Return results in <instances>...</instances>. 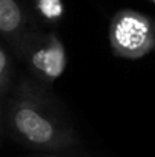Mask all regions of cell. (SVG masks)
Listing matches in <instances>:
<instances>
[{"label":"cell","mask_w":155,"mask_h":157,"mask_svg":"<svg viewBox=\"0 0 155 157\" xmlns=\"http://www.w3.org/2000/svg\"><path fill=\"white\" fill-rule=\"evenodd\" d=\"M149 2H152V3H154V5H155V0H149Z\"/></svg>","instance_id":"9"},{"label":"cell","mask_w":155,"mask_h":157,"mask_svg":"<svg viewBox=\"0 0 155 157\" xmlns=\"http://www.w3.org/2000/svg\"><path fill=\"white\" fill-rule=\"evenodd\" d=\"M37 157H99V156H94V154H90L87 151H82L81 148H73V150H65V151H59V153H44V154Z\"/></svg>","instance_id":"7"},{"label":"cell","mask_w":155,"mask_h":157,"mask_svg":"<svg viewBox=\"0 0 155 157\" xmlns=\"http://www.w3.org/2000/svg\"><path fill=\"white\" fill-rule=\"evenodd\" d=\"M5 125L9 134L26 148L59 153L81 147L79 133L50 87L29 73L14 82L5 107Z\"/></svg>","instance_id":"1"},{"label":"cell","mask_w":155,"mask_h":157,"mask_svg":"<svg viewBox=\"0 0 155 157\" xmlns=\"http://www.w3.org/2000/svg\"><path fill=\"white\" fill-rule=\"evenodd\" d=\"M3 125H5V108H3V104H2V98H0V136H2Z\"/></svg>","instance_id":"8"},{"label":"cell","mask_w":155,"mask_h":157,"mask_svg":"<svg viewBox=\"0 0 155 157\" xmlns=\"http://www.w3.org/2000/svg\"><path fill=\"white\" fill-rule=\"evenodd\" d=\"M14 64L9 53L5 51L3 44L0 43V98L9 95L14 86Z\"/></svg>","instance_id":"6"},{"label":"cell","mask_w":155,"mask_h":157,"mask_svg":"<svg viewBox=\"0 0 155 157\" xmlns=\"http://www.w3.org/2000/svg\"><path fill=\"white\" fill-rule=\"evenodd\" d=\"M113 53L125 59H138L155 52V18L135 11H117L108 26Z\"/></svg>","instance_id":"3"},{"label":"cell","mask_w":155,"mask_h":157,"mask_svg":"<svg viewBox=\"0 0 155 157\" xmlns=\"http://www.w3.org/2000/svg\"><path fill=\"white\" fill-rule=\"evenodd\" d=\"M37 28L40 26L35 15L21 0H0V35L14 53Z\"/></svg>","instance_id":"4"},{"label":"cell","mask_w":155,"mask_h":157,"mask_svg":"<svg viewBox=\"0 0 155 157\" xmlns=\"http://www.w3.org/2000/svg\"><path fill=\"white\" fill-rule=\"evenodd\" d=\"M15 55L24 63L28 73L46 87H50L62 76L68 63L61 37L55 31L41 28H37L26 37Z\"/></svg>","instance_id":"2"},{"label":"cell","mask_w":155,"mask_h":157,"mask_svg":"<svg viewBox=\"0 0 155 157\" xmlns=\"http://www.w3.org/2000/svg\"><path fill=\"white\" fill-rule=\"evenodd\" d=\"M34 12L35 18L46 25L55 26L62 20L65 14L64 0H34Z\"/></svg>","instance_id":"5"}]
</instances>
